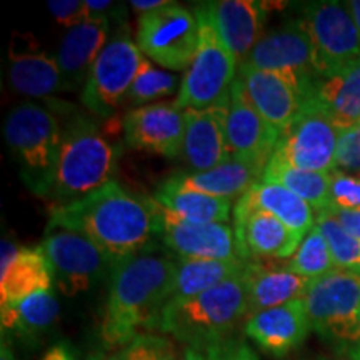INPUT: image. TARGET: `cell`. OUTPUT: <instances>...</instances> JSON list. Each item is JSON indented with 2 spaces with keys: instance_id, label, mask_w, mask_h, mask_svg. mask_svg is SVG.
<instances>
[{
  "instance_id": "cell-37",
  "label": "cell",
  "mask_w": 360,
  "mask_h": 360,
  "mask_svg": "<svg viewBox=\"0 0 360 360\" xmlns=\"http://www.w3.org/2000/svg\"><path fill=\"white\" fill-rule=\"evenodd\" d=\"M330 207L340 210L360 209V177L345 172H332Z\"/></svg>"
},
{
  "instance_id": "cell-47",
  "label": "cell",
  "mask_w": 360,
  "mask_h": 360,
  "mask_svg": "<svg viewBox=\"0 0 360 360\" xmlns=\"http://www.w3.org/2000/svg\"><path fill=\"white\" fill-rule=\"evenodd\" d=\"M0 360H15L11 345L6 340H2V347H0Z\"/></svg>"
},
{
  "instance_id": "cell-22",
  "label": "cell",
  "mask_w": 360,
  "mask_h": 360,
  "mask_svg": "<svg viewBox=\"0 0 360 360\" xmlns=\"http://www.w3.org/2000/svg\"><path fill=\"white\" fill-rule=\"evenodd\" d=\"M109 30L110 19L98 17L69 29L64 35L56 57L62 72L64 90L85 87L90 70L107 45Z\"/></svg>"
},
{
  "instance_id": "cell-32",
  "label": "cell",
  "mask_w": 360,
  "mask_h": 360,
  "mask_svg": "<svg viewBox=\"0 0 360 360\" xmlns=\"http://www.w3.org/2000/svg\"><path fill=\"white\" fill-rule=\"evenodd\" d=\"M57 315L58 304L52 292H37L17 305H4L2 327L4 330L7 328L32 337L39 332L47 330L56 322Z\"/></svg>"
},
{
  "instance_id": "cell-13",
  "label": "cell",
  "mask_w": 360,
  "mask_h": 360,
  "mask_svg": "<svg viewBox=\"0 0 360 360\" xmlns=\"http://www.w3.org/2000/svg\"><path fill=\"white\" fill-rule=\"evenodd\" d=\"M39 249L51 264L58 290L69 297L89 290L105 269L112 267L90 238L70 229L49 227Z\"/></svg>"
},
{
  "instance_id": "cell-43",
  "label": "cell",
  "mask_w": 360,
  "mask_h": 360,
  "mask_svg": "<svg viewBox=\"0 0 360 360\" xmlns=\"http://www.w3.org/2000/svg\"><path fill=\"white\" fill-rule=\"evenodd\" d=\"M167 4H170L169 0H132V2H130V6H132V8H135V11L147 13V12L157 11V8L167 6Z\"/></svg>"
},
{
  "instance_id": "cell-48",
  "label": "cell",
  "mask_w": 360,
  "mask_h": 360,
  "mask_svg": "<svg viewBox=\"0 0 360 360\" xmlns=\"http://www.w3.org/2000/svg\"><path fill=\"white\" fill-rule=\"evenodd\" d=\"M355 274H359V276H360V264H359V269H357V272H355Z\"/></svg>"
},
{
  "instance_id": "cell-19",
  "label": "cell",
  "mask_w": 360,
  "mask_h": 360,
  "mask_svg": "<svg viewBox=\"0 0 360 360\" xmlns=\"http://www.w3.org/2000/svg\"><path fill=\"white\" fill-rule=\"evenodd\" d=\"M237 79L259 114L281 134L295 122L304 109L305 98L282 75L244 64L238 67Z\"/></svg>"
},
{
  "instance_id": "cell-5",
  "label": "cell",
  "mask_w": 360,
  "mask_h": 360,
  "mask_svg": "<svg viewBox=\"0 0 360 360\" xmlns=\"http://www.w3.org/2000/svg\"><path fill=\"white\" fill-rule=\"evenodd\" d=\"M310 327L352 360H360V276L334 270L310 281L302 297Z\"/></svg>"
},
{
  "instance_id": "cell-28",
  "label": "cell",
  "mask_w": 360,
  "mask_h": 360,
  "mask_svg": "<svg viewBox=\"0 0 360 360\" xmlns=\"http://www.w3.org/2000/svg\"><path fill=\"white\" fill-rule=\"evenodd\" d=\"M247 204L276 215L299 237H305L315 227L314 209L307 202L297 197L278 184L260 182L242 197Z\"/></svg>"
},
{
  "instance_id": "cell-29",
  "label": "cell",
  "mask_w": 360,
  "mask_h": 360,
  "mask_svg": "<svg viewBox=\"0 0 360 360\" xmlns=\"http://www.w3.org/2000/svg\"><path fill=\"white\" fill-rule=\"evenodd\" d=\"M8 79L12 87L27 97H47L57 90H64L57 58L44 52L11 53Z\"/></svg>"
},
{
  "instance_id": "cell-46",
  "label": "cell",
  "mask_w": 360,
  "mask_h": 360,
  "mask_svg": "<svg viewBox=\"0 0 360 360\" xmlns=\"http://www.w3.org/2000/svg\"><path fill=\"white\" fill-rule=\"evenodd\" d=\"M347 7H349L350 13H352L355 25H357V29L360 32V0H350V2H347Z\"/></svg>"
},
{
  "instance_id": "cell-39",
  "label": "cell",
  "mask_w": 360,
  "mask_h": 360,
  "mask_svg": "<svg viewBox=\"0 0 360 360\" xmlns=\"http://www.w3.org/2000/svg\"><path fill=\"white\" fill-rule=\"evenodd\" d=\"M47 7L57 24L74 29L84 22L90 20V12L87 4L82 0H49Z\"/></svg>"
},
{
  "instance_id": "cell-18",
  "label": "cell",
  "mask_w": 360,
  "mask_h": 360,
  "mask_svg": "<svg viewBox=\"0 0 360 360\" xmlns=\"http://www.w3.org/2000/svg\"><path fill=\"white\" fill-rule=\"evenodd\" d=\"M229 101L202 110H186V135L182 157L193 172H205L231 160L227 147Z\"/></svg>"
},
{
  "instance_id": "cell-36",
  "label": "cell",
  "mask_w": 360,
  "mask_h": 360,
  "mask_svg": "<svg viewBox=\"0 0 360 360\" xmlns=\"http://www.w3.org/2000/svg\"><path fill=\"white\" fill-rule=\"evenodd\" d=\"M109 360H177L174 344L165 337L142 334Z\"/></svg>"
},
{
  "instance_id": "cell-33",
  "label": "cell",
  "mask_w": 360,
  "mask_h": 360,
  "mask_svg": "<svg viewBox=\"0 0 360 360\" xmlns=\"http://www.w3.org/2000/svg\"><path fill=\"white\" fill-rule=\"evenodd\" d=\"M285 267L290 272L297 274V276L309 278V281L323 277L337 270L330 247H328L326 237L322 236V232L317 227H314L302 238L299 249L287 260Z\"/></svg>"
},
{
  "instance_id": "cell-38",
  "label": "cell",
  "mask_w": 360,
  "mask_h": 360,
  "mask_svg": "<svg viewBox=\"0 0 360 360\" xmlns=\"http://www.w3.org/2000/svg\"><path fill=\"white\" fill-rule=\"evenodd\" d=\"M337 169L340 172H360V124L340 132Z\"/></svg>"
},
{
  "instance_id": "cell-10",
  "label": "cell",
  "mask_w": 360,
  "mask_h": 360,
  "mask_svg": "<svg viewBox=\"0 0 360 360\" xmlns=\"http://www.w3.org/2000/svg\"><path fill=\"white\" fill-rule=\"evenodd\" d=\"M146 60L137 44L125 32L107 42L94 64L80 101L98 117H112L125 102L139 70Z\"/></svg>"
},
{
  "instance_id": "cell-6",
  "label": "cell",
  "mask_w": 360,
  "mask_h": 360,
  "mask_svg": "<svg viewBox=\"0 0 360 360\" xmlns=\"http://www.w3.org/2000/svg\"><path fill=\"white\" fill-rule=\"evenodd\" d=\"M195 17L199 22V45L174 101V105L184 112L209 109L227 102L238 75V60L220 37L204 4L195 8Z\"/></svg>"
},
{
  "instance_id": "cell-34",
  "label": "cell",
  "mask_w": 360,
  "mask_h": 360,
  "mask_svg": "<svg viewBox=\"0 0 360 360\" xmlns=\"http://www.w3.org/2000/svg\"><path fill=\"white\" fill-rule=\"evenodd\" d=\"M315 227L326 237L328 247H330L332 257H334L335 267L347 272H357L360 264V240L345 231L342 224L330 210H317L315 215Z\"/></svg>"
},
{
  "instance_id": "cell-14",
  "label": "cell",
  "mask_w": 360,
  "mask_h": 360,
  "mask_svg": "<svg viewBox=\"0 0 360 360\" xmlns=\"http://www.w3.org/2000/svg\"><path fill=\"white\" fill-rule=\"evenodd\" d=\"M159 231L165 247L180 260H227L244 262L238 252L236 232L231 225L210 222L197 224L179 219L152 199Z\"/></svg>"
},
{
  "instance_id": "cell-25",
  "label": "cell",
  "mask_w": 360,
  "mask_h": 360,
  "mask_svg": "<svg viewBox=\"0 0 360 360\" xmlns=\"http://www.w3.org/2000/svg\"><path fill=\"white\" fill-rule=\"evenodd\" d=\"M309 101L317 103L340 132L360 124V58L319 80Z\"/></svg>"
},
{
  "instance_id": "cell-9",
  "label": "cell",
  "mask_w": 360,
  "mask_h": 360,
  "mask_svg": "<svg viewBox=\"0 0 360 360\" xmlns=\"http://www.w3.org/2000/svg\"><path fill=\"white\" fill-rule=\"evenodd\" d=\"M137 45L143 56L170 70L191 67L199 45L195 13L170 2L139 17Z\"/></svg>"
},
{
  "instance_id": "cell-17",
  "label": "cell",
  "mask_w": 360,
  "mask_h": 360,
  "mask_svg": "<svg viewBox=\"0 0 360 360\" xmlns=\"http://www.w3.org/2000/svg\"><path fill=\"white\" fill-rule=\"evenodd\" d=\"M124 135L130 147L174 159L182 154L186 112L165 102L139 107L125 115Z\"/></svg>"
},
{
  "instance_id": "cell-27",
  "label": "cell",
  "mask_w": 360,
  "mask_h": 360,
  "mask_svg": "<svg viewBox=\"0 0 360 360\" xmlns=\"http://www.w3.org/2000/svg\"><path fill=\"white\" fill-rule=\"evenodd\" d=\"M154 200L175 217L197 224H227L232 209V202L229 199L180 188L169 179L157 188Z\"/></svg>"
},
{
  "instance_id": "cell-1",
  "label": "cell",
  "mask_w": 360,
  "mask_h": 360,
  "mask_svg": "<svg viewBox=\"0 0 360 360\" xmlns=\"http://www.w3.org/2000/svg\"><path fill=\"white\" fill-rule=\"evenodd\" d=\"M49 227L82 233L114 267L135 257L159 231V222L152 199H141L112 182L82 200L52 207Z\"/></svg>"
},
{
  "instance_id": "cell-8",
  "label": "cell",
  "mask_w": 360,
  "mask_h": 360,
  "mask_svg": "<svg viewBox=\"0 0 360 360\" xmlns=\"http://www.w3.org/2000/svg\"><path fill=\"white\" fill-rule=\"evenodd\" d=\"M312 44L319 77L339 74L360 58V32L347 4L314 2L299 20Z\"/></svg>"
},
{
  "instance_id": "cell-3",
  "label": "cell",
  "mask_w": 360,
  "mask_h": 360,
  "mask_svg": "<svg viewBox=\"0 0 360 360\" xmlns=\"http://www.w3.org/2000/svg\"><path fill=\"white\" fill-rule=\"evenodd\" d=\"M117 150L89 120H75L64 130L60 150L39 193L53 207L72 204L114 182Z\"/></svg>"
},
{
  "instance_id": "cell-30",
  "label": "cell",
  "mask_w": 360,
  "mask_h": 360,
  "mask_svg": "<svg viewBox=\"0 0 360 360\" xmlns=\"http://www.w3.org/2000/svg\"><path fill=\"white\" fill-rule=\"evenodd\" d=\"M247 262L227 260H180L177 264L174 289L165 307H174L202 292L212 289L229 278L240 276Z\"/></svg>"
},
{
  "instance_id": "cell-42",
  "label": "cell",
  "mask_w": 360,
  "mask_h": 360,
  "mask_svg": "<svg viewBox=\"0 0 360 360\" xmlns=\"http://www.w3.org/2000/svg\"><path fill=\"white\" fill-rule=\"evenodd\" d=\"M87 4L90 19H98V17H105L110 19V13L115 12V4L110 0H85Z\"/></svg>"
},
{
  "instance_id": "cell-26",
  "label": "cell",
  "mask_w": 360,
  "mask_h": 360,
  "mask_svg": "<svg viewBox=\"0 0 360 360\" xmlns=\"http://www.w3.org/2000/svg\"><path fill=\"white\" fill-rule=\"evenodd\" d=\"M53 272L42 250L20 249L0 274V305H17L37 292L51 290Z\"/></svg>"
},
{
  "instance_id": "cell-45",
  "label": "cell",
  "mask_w": 360,
  "mask_h": 360,
  "mask_svg": "<svg viewBox=\"0 0 360 360\" xmlns=\"http://www.w3.org/2000/svg\"><path fill=\"white\" fill-rule=\"evenodd\" d=\"M231 360H259V359L257 355L252 352L250 347H247V345H237Z\"/></svg>"
},
{
  "instance_id": "cell-31",
  "label": "cell",
  "mask_w": 360,
  "mask_h": 360,
  "mask_svg": "<svg viewBox=\"0 0 360 360\" xmlns=\"http://www.w3.org/2000/svg\"><path fill=\"white\" fill-rule=\"evenodd\" d=\"M262 182L278 184V186L285 187L287 191L294 192L297 197L307 202L315 212L330 205L332 174L295 169L272 157L264 170Z\"/></svg>"
},
{
  "instance_id": "cell-11",
  "label": "cell",
  "mask_w": 360,
  "mask_h": 360,
  "mask_svg": "<svg viewBox=\"0 0 360 360\" xmlns=\"http://www.w3.org/2000/svg\"><path fill=\"white\" fill-rule=\"evenodd\" d=\"M340 130L312 101L305 102L295 122L278 139L272 157L295 169L332 174L337 170Z\"/></svg>"
},
{
  "instance_id": "cell-35",
  "label": "cell",
  "mask_w": 360,
  "mask_h": 360,
  "mask_svg": "<svg viewBox=\"0 0 360 360\" xmlns=\"http://www.w3.org/2000/svg\"><path fill=\"white\" fill-rule=\"evenodd\" d=\"M179 87V77L175 74H169L167 70L157 69L150 60H143V64L135 77L132 87L125 103L134 107H143L155 103L159 98L172 96Z\"/></svg>"
},
{
  "instance_id": "cell-16",
  "label": "cell",
  "mask_w": 360,
  "mask_h": 360,
  "mask_svg": "<svg viewBox=\"0 0 360 360\" xmlns=\"http://www.w3.org/2000/svg\"><path fill=\"white\" fill-rule=\"evenodd\" d=\"M233 232L244 262L290 259L302 242L276 215L249 205L242 197L233 207Z\"/></svg>"
},
{
  "instance_id": "cell-20",
  "label": "cell",
  "mask_w": 360,
  "mask_h": 360,
  "mask_svg": "<svg viewBox=\"0 0 360 360\" xmlns=\"http://www.w3.org/2000/svg\"><path fill=\"white\" fill-rule=\"evenodd\" d=\"M310 328L304 300L297 299L252 315L244 330L264 352L283 357L302 344Z\"/></svg>"
},
{
  "instance_id": "cell-7",
  "label": "cell",
  "mask_w": 360,
  "mask_h": 360,
  "mask_svg": "<svg viewBox=\"0 0 360 360\" xmlns=\"http://www.w3.org/2000/svg\"><path fill=\"white\" fill-rule=\"evenodd\" d=\"M4 135L24 167L25 182L39 195L60 150L64 130L57 117L42 105L24 102L8 114Z\"/></svg>"
},
{
  "instance_id": "cell-41",
  "label": "cell",
  "mask_w": 360,
  "mask_h": 360,
  "mask_svg": "<svg viewBox=\"0 0 360 360\" xmlns=\"http://www.w3.org/2000/svg\"><path fill=\"white\" fill-rule=\"evenodd\" d=\"M327 209L335 215L337 220L342 224V227H344L350 236H354L355 238H359L360 240V209L340 210V209H334V207L330 205H328Z\"/></svg>"
},
{
  "instance_id": "cell-40",
  "label": "cell",
  "mask_w": 360,
  "mask_h": 360,
  "mask_svg": "<svg viewBox=\"0 0 360 360\" xmlns=\"http://www.w3.org/2000/svg\"><path fill=\"white\" fill-rule=\"evenodd\" d=\"M237 345L225 342V344L214 345V347L197 349V347H186L182 357L179 360H231L233 350Z\"/></svg>"
},
{
  "instance_id": "cell-2",
  "label": "cell",
  "mask_w": 360,
  "mask_h": 360,
  "mask_svg": "<svg viewBox=\"0 0 360 360\" xmlns=\"http://www.w3.org/2000/svg\"><path fill=\"white\" fill-rule=\"evenodd\" d=\"M177 264L155 255H135L112 267L101 335L109 349H122L142 330L159 328L172 294Z\"/></svg>"
},
{
  "instance_id": "cell-4",
  "label": "cell",
  "mask_w": 360,
  "mask_h": 360,
  "mask_svg": "<svg viewBox=\"0 0 360 360\" xmlns=\"http://www.w3.org/2000/svg\"><path fill=\"white\" fill-rule=\"evenodd\" d=\"M249 312L244 272L186 302L165 307L159 330L187 347L207 349L229 342V335Z\"/></svg>"
},
{
  "instance_id": "cell-23",
  "label": "cell",
  "mask_w": 360,
  "mask_h": 360,
  "mask_svg": "<svg viewBox=\"0 0 360 360\" xmlns=\"http://www.w3.org/2000/svg\"><path fill=\"white\" fill-rule=\"evenodd\" d=\"M244 281L249 300V317L302 299L310 283L309 278L290 272L285 265H274L259 260L245 264Z\"/></svg>"
},
{
  "instance_id": "cell-15",
  "label": "cell",
  "mask_w": 360,
  "mask_h": 360,
  "mask_svg": "<svg viewBox=\"0 0 360 360\" xmlns=\"http://www.w3.org/2000/svg\"><path fill=\"white\" fill-rule=\"evenodd\" d=\"M225 134L232 159L252 162L262 167H267L281 139V132L259 114L238 79L229 96Z\"/></svg>"
},
{
  "instance_id": "cell-12",
  "label": "cell",
  "mask_w": 360,
  "mask_h": 360,
  "mask_svg": "<svg viewBox=\"0 0 360 360\" xmlns=\"http://www.w3.org/2000/svg\"><path fill=\"white\" fill-rule=\"evenodd\" d=\"M244 64L282 75L299 90L305 102L321 80L315 70L312 44L299 20L264 34Z\"/></svg>"
},
{
  "instance_id": "cell-24",
  "label": "cell",
  "mask_w": 360,
  "mask_h": 360,
  "mask_svg": "<svg viewBox=\"0 0 360 360\" xmlns=\"http://www.w3.org/2000/svg\"><path fill=\"white\" fill-rule=\"evenodd\" d=\"M264 170L265 167L262 165L231 159L205 172L179 174L169 180L180 188L232 200L236 197H244L252 187L262 182Z\"/></svg>"
},
{
  "instance_id": "cell-44",
  "label": "cell",
  "mask_w": 360,
  "mask_h": 360,
  "mask_svg": "<svg viewBox=\"0 0 360 360\" xmlns=\"http://www.w3.org/2000/svg\"><path fill=\"white\" fill-rule=\"evenodd\" d=\"M42 360H74V357H72V354L64 347V345H57V347L49 350V352L44 355Z\"/></svg>"
},
{
  "instance_id": "cell-21",
  "label": "cell",
  "mask_w": 360,
  "mask_h": 360,
  "mask_svg": "<svg viewBox=\"0 0 360 360\" xmlns=\"http://www.w3.org/2000/svg\"><path fill=\"white\" fill-rule=\"evenodd\" d=\"M204 6L220 37L242 65L264 35L265 4L255 0H215Z\"/></svg>"
}]
</instances>
